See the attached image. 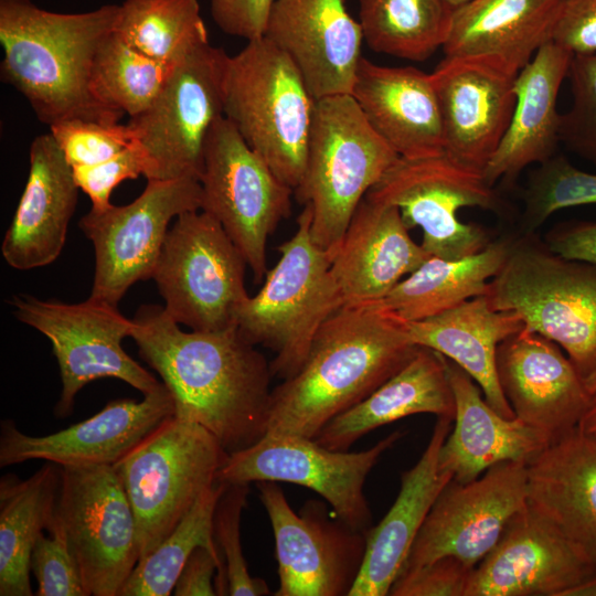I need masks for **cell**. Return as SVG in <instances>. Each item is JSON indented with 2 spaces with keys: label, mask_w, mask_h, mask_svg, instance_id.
Listing matches in <instances>:
<instances>
[{
  "label": "cell",
  "mask_w": 596,
  "mask_h": 596,
  "mask_svg": "<svg viewBox=\"0 0 596 596\" xmlns=\"http://www.w3.org/2000/svg\"><path fill=\"white\" fill-rule=\"evenodd\" d=\"M132 321L130 337L171 393L175 416L206 428L228 454L267 433L270 362L236 327L182 331L157 305L141 306Z\"/></svg>",
  "instance_id": "obj_1"
},
{
  "label": "cell",
  "mask_w": 596,
  "mask_h": 596,
  "mask_svg": "<svg viewBox=\"0 0 596 596\" xmlns=\"http://www.w3.org/2000/svg\"><path fill=\"white\" fill-rule=\"evenodd\" d=\"M418 349L383 300L343 306L323 323L300 369L272 390L267 433L313 438Z\"/></svg>",
  "instance_id": "obj_2"
},
{
  "label": "cell",
  "mask_w": 596,
  "mask_h": 596,
  "mask_svg": "<svg viewBox=\"0 0 596 596\" xmlns=\"http://www.w3.org/2000/svg\"><path fill=\"white\" fill-rule=\"evenodd\" d=\"M118 17L119 4L61 13L32 0H0L1 81L49 126L70 119L118 123L123 115L102 106L91 92L95 55Z\"/></svg>",
  "instance_id": "obj_3"
},
{
  "label": "cell",
  "mask_w": 596,
  "mask_h": 596,
  "mask_svg": "<svg viewBox=\"0 0 596 596\" xmlns=\"http://www.w3.org/2000/svg\"><path fill=\"white\" fill-rule=\"evenodd\" d=\"M315 105L296 65L265 35L228 55L223 115L292 190L306 168Z\"/></svg>",
  "instance_id": "obj_4"
},
{
  "label": "cell",
  "mask_w": 596,
  "mask_h": 596,
  "mask_svg": "<svg viewBox=\"0 0 596 596\" xmlns=\"http://www.w3.org/2000/svg\"><path fill=\"white\" fill-rule=\"evenodd\" d=\"M398 158L350 94L316 99L306 168L294 196L310 207L311 238L330 260L359 204Z\"/></svg>",
  "instance_id": "obj_5"
},
{
  "label": "cell",
  "mask_w": 596,
  "mask_h": 596,
  "mask_svg": "<svg viewBox=\"0 0 596 596\" xmlns=\"http://www.w3.org/2000/svg\"><path fill=\"white\" fill-rule=\"evenodd\" d=\"M532 235L512 238L486 296L557 343L585 380L596 371V265L561 256Z\"/></svg>",
  "instance_id": "obj_6"
},
{
  "label": "cell",
  "mask_w": 596,
  "mask_h": 596,
  "mask_svg": "<svg viewBox=\"0 0 596 596\" xmlns=\"http://www.w3.org/2000/svg\"><path fill=\"white\" fill-rule=\"evenodd\" d=\"M304 206L296 232L277 248L279 259L236 319L249 343L274 352L270 369L281 381L300 369L323 323L344 306L331 260L311 238V210Z\"/></svg>",
  "instance_id": "obj_7"
},
{
  "label": "cell",
  "mask_w": 596,
  "mask_h": 596,
  "mask_svg": "<svg viewBox=\"0 0 596 596\" xmlns=\"http://www.w3.org/2000/svg\"><path fill=\"white\" fill-rule=\"evenodd\" d=\"M228 455L206 428L172 415L113 465L134 510L139 560L216 482Z\"/></svg>",
  "instance_id": "obj_8"
},
{
  "label": "cell",
  "mask_w": 596,
  "mask_h": 596,
  "mask_svg": "<svg viewBox=\"0 0 596 596\" xmlns=\"http://www.w3.org/2000/svg\"><path fill=\"white\" fill-rule=\"evenodd\" d=\"M247 264L219 221L196 210L175 217L153 269L164 310L195 331L236 327L248 299Z\"/></svg>",
  "instance_id": "obj_9"
},
{
  "label": "cell",
  "mask_w": 596,
  "mask_h": 596,
  "mask_svg": "<svg viewBox=\"0 0 596 596\" xmlns=\"http://www.w3.org/2000/svg\"><path fill=\"white\" fill-rule=\"evenodd\" d=\"M365 198L396 206L408 230H422L423 248L446 259L477 254L492 241L483 226L460 221L461 209L505 212L503 200L482 171L445 152L417 159L400 157Z\"/></svg>",
  "instance_id": "obj_10"
},
{
  "label": "cell",
  "mask_w": 596,
  "mask_h": 596,
  "mask_svg": "<svg viewBox=\"0 0 596 596\" xmlns=\"http://www.w3.org/2000/svg\"><path fill=\"white\" fill-rule=\"evenodd\" d=\"M53 529L89 595L119 596L139 561L134 510L113 465L61 466Z\"/></svg>",
  "instance_id": "obj_11"
},
{
  "label": "cell",
  "mask_w": 596,
  "mask_h": 596,
  "mask_svg": "<svg viewBox=\"0 0 596 596\" xmlns=\"http://www.w3.org/2000/svg\"><path fill=\"white\" fill-rule=\"evenodd\" d=\"M201 210L220 222L242 253L256 284L267 273L266 245L290 215L294 190L242 138L223 115L203 150Z\"/></svg>",
  "instance_id": "obj_12"
},
{
  "label": "cell",
  "mask_w": 596,
  "mask_h": 596,
  "mask_svg": "<svg viewBox=\"0 0 596 596\" xmlns=\"http://www.w3.org/2000/svg\"><path fill=\"white\" fill-rule=\"evenodd\" d=\"M11 304L21 322L51 341L62 380L56 417H67L77 393L98 379L121 380L143 395L163 385L123 349L121 341L131 336L134 321L121 315L117 306L93 297L79 304H64L29 295L14 296Z\"/></svg>",
  "instance_id": "obj_13"
},
{
  "label": "cell",
  "mask_w": 596,
  "mask_h": 596,
  "mask_svg": "<svg viewBox=\"0 0 596 596\" xmlns=\"http://www.w3.org/2000/svg\"><path fill=\"white\" fill-rule=\"evenodd\" d=\"M404 432L395 430L361 451L332 450L313 438L266 433L254 445L228 455L216 480L224 483L289 482L311 489L351 528L366 532L372 512L365 480Z\"/></svg>",
  "instance_id": "obj_14"
},
{
  "label": "cell",
  "mask_w": 596,
  "mask_h": 596,
  "mask_svg": "<svg viewBox=\"0 0 596 596\" xmlns=\"http://www.w3.org/2000/svg\"><path fill=\"white\" fill-rule=\"evenodd\" d=\"M227 57L210 42L193 47L173 65L150 107L129 119L153 164L149 180L200 181L207 132L223 116Z\"/></svg>",
  "instance_id": "obj_15"
},
{
  "label": "cell",
  "mask_w": 596,
  "mask_h": 596,
  "mask_svg": "<svg viewBox=\"0 0 596 596\" xmlns=\"http://www.w3.org/2000/svg\"><path fill=\"white\" fill-rule=\"evenodd\" d=\"M199 180H148L127 205L91 209L78 223L95 249L89 297L117 306L139 280L152 278L172 219L201 210Z\"/></svg>",
  "instance_id": "obj_16"
},
{
  "label": "cell",
  "mask_w": 596,
  "mask_h": 596,
  "mask_svg": "<svg viewBox=\"0 0 596 596\" xmlns=\"http://www.w3.org/2000/svg\"><path fill=\"white\" fill-rule=\"evenodd\" d=\"M268 515L278 565L276 596H349L362 567L365 532L351 528L327 504L308 500L299 513L275 481L256 482Z\"/></svg>",
  "instance_id": "obj_17"
},
{
  "label": "cell",
  "mask_w": 596,
  "mask_h": 596,
  "mask_svg": "<svg viewBox=\"0 0 596 596\" xmlns=\"http://www.w3.org/2000/svg\"><path fill=\"white\" fill-rule=\"evenodd\" d=\"M526 486L524 461L497 464L469 482L451 479L433 503L400 574L447 555L475 568L526 507Z\"/></svg>",
  "instance_id": "obj_18"
},
{
  "label": "cell",
  "mask_w": 596,
  "mask_h": 596,
  "mask_svg": "<svg viewBox=\"0 0 596 596\" xmlns=\"http://www.w3.org/2000/svg\"><path fill=\"white\" fill-rule=\"evenodd\" d=\"M519 71L494 56H445L430 73L443 123L445 153L482 171L515 106Z\"/></svg>",
  "instance_id": "obj_19"
},
{
  "label": "cell",
  "mask_w": 596,
  "mask_h": 596,
  "mask_svg": "<svg viewBox=\"0 0 596 596\" xmlns=\"http://www.w3.org/2000/svg\"><path fill=\"white\" fill-rule=\"evenodd\" d=\"M172 415L174 402L163 384L141 401H110L92 417L45 436L26 435L7 419L0 430V467L35 459L60 466L115 465Z\"/></svg>",
  "instance_id": "obj_20"
},
{
  "label": "cell",
  "mask_w": 596,
  "mask_h": 596,
  "mask_svg": "<svg viewBox=\"0 0 596 596\" xmlns=\"http://www.w3.org/2000/svg\"><path fill=\"white\" fill-rule=\"evenodd\" d=\"M497 373L514 416L550 444L575 429L589 406L592 396L575 365L538 332L523 328L503 340Z\"/></svg>",
  "instance_id": "obj_21"
},
{
  "label": "cell",
  "mask_w": 596,
  "mask_h": 596,
  "mask_svg": "<svg viewBox=\"0 0 596 596\" xmlns=\"http://www.w3.org/2000/svg\"><path fill=\"white\" fill-rule=\"evenodd\" d=\"M596 570L526 507L472 570L465 596H565Z\"/></svg>",
  "instance_id": "obj_22"
},
{
  "label": "cell",
  "mask_w": 596,
  "mask_h": 596,
  "mask_svg": "<svg viewBox=\"0 0 596 596\" xmlns=\"http://www.w3.org/2000/svg\"><path fill=\"white\" fill-rule=\"evenodd\" d=\"M265 36L292 61L316 99L350 94L363 33L345 0H275Z\"/></svg>",
  "instance_id": "obj_23"
},
{
  "label": "cell",
  "mask_w": 596,
  "mask_h": 596,
  "mask_svg": "<svg viewBox=\"0 0 596 596\" xmlns=\"http://www.w3.org/2000/svg\"><path fill=\"white\" fill-rule=\"evenodd\" d=\"M29 162L28 180L1 245L7 264L19 270L49 265L60 256L79 191L51 132L32 140Z\"/></svg>",
  "instance_id": "obj_24"
},
{
  "label": "cell",
  "mask_w": 596,
  "mask_h": 596,
  "mask_svg": "<svg viewBox=\"0 0 596 596\" xmlns=\"http://www.w3.org/2000/svg\"><path fill=\"white\" fill-rule=\"evenodd\" d=\"M526 503L596 570V435L576 427L532 459Z\"/></svg>",
  "instance_id": "obj_25"
},
{
  "label": "cell",
  "mask_w": 596,
  "mask_h": 596,
  "mask_svg": "<svg viewBox=\"0 0 596 596\" xmlns=\"http://www.w3.org/2000/svg\"><path fill=\"white\" fill-rule=\"evenodd\" d=\"M408 231L396 206L361 201L331 258L344 306L382 300L430 257Z\"/></svg>",
  "instance_id": "obj_26"
},
{
  "label": "cell",
  "mask_w": 596,
  "mask_h": 596,
  "mask_svg": "<svg viewBox=\"0 0 596 596\" xmlns=\"http://www.w3.org/2000/svg\"><path fill=\"white\" fill-rule=\"evenodd\" d=\"M372 129L402 158L445 152L441 116L430 74L362 57L350 92Z\"/></svg>",
  "instance_id": "obj_27"
},
{
  "label": "cell",
  "mask_w": 596,
  "mask_h": 596,
  "mask_svg": "<svg viewBox=\"0 0 596 596\" xmlns=\"http://www.w3.org/2000/svg\"><path fill=\"white\" fill-rule=\"evenodd\" d=\"M453 421L437 417L423 455L402 472L394 503L380 523L365 532L362 567L349 596L389 595L433 503L453 479L440 470L438 461Z\"/></svg>",
  "instance_id": "obj_28"
},
{
  "label": "cell",
  "mask_w": 596,
  "mask_h": 596,
  "mask_svg": "<svg viewBox=\"0 0 596 596\" xmlns=\"http://www.w3.org/2000/svg\"><path fill=\"white\" fill-rule=\"evenodd\" d=\"M572 56L549 41L520 70L510 124L482 172L490 185L499 181L512 184L526 167L540 164L556 153L561 142L557 97Z\"/></svg>",
  "instance_id": "obj_29"
},
{
  "label": "cell",
  "mask_w": 596,
  "mask_h": 596,
  "mask_svg": "<svg viewBox=\"0 0 596 596\" xmlns=\"http://www.w3.org/2000/svg\"><path fill=\"white\" fill-rule=\"evenodd\" d=\"M456 414L455 426L439 451V468L457 482H469L504 461L529 464L550 440L517 417L496 412L473 379L447 359Z\"/></svg>",
  "instance_id": "obj_30"
},
{
  "label": "cell",
  "mask_w": 596,
  "mask_h": 596,
  "mask_svg": "<svg viewBox=\"0 0 596 596\" xmlns=\"http://www.w3.org/2000/svg\"><path fill=\"white\" fill-rule=\"evenodd\" d=\"M405 324L413 343L455 362L480 386L496 412L507 418L515 417L499 384L497 349L524 328L517 313L494 309L483 295Z\"/></svg>",
  "instance_id": "obj_31"
},
{
  "label": "cell",
  "mask_w": 596,
  "mask_h": 596,
  "mask_svg": "<svg viewBox=\"0 0 596 596\" xmlns=\"http://www.w3.org/2000/svg\"><path fill=\"white\" fill-rule=\"evenodd\" d=\"M416 414L451 419L456 414L447 359L424 347L369 396L331 419L313 439L332 450H348L373 429Z\"/></svg>",
  "instance_id": "obj_32"
},
{
  "label": "cell",
  "mask_w": 596,
  "mask_h": 596,
  "mask_svg": "<svg viewBox=\"0 0 596 596\" xmlns=\"http://www.w3.org/2000/svg\"><path fill=\"white\" fill-rule=\"evenodd\" d=\"M563 0H471L456 9L445 56H494L520 72L551 41Z\"/></svg>",
  "instance_id": "obj_33"
},
{
  "label": "cell",
  "mask_w": 596,
  "mask_h": 596,
  "mask_svg": "<svg viewBox=\"0 0 596 596\" xmlns=\"http://www.w3.org/2000/svg\"><path fill=\"white\" fill-rule=\"evenodd\" d=\"M62 467L47 461L24 480L2 476L0 482V595L31 596L33 546L54 520Z\"/></svg>",
  "instance_id": "obj_34"
},
{
  "label": "cell",
  "mask_w": 596,
  "mask_h": 596,
  "mask_svg": "<svg viewBox=\"0 0 596 596\" xmlns=\"http://www.w3.org/2000/svg\"><path fill=\"white\" fill-rule=\"evenodd\" d=\"M512 238L491 241L477 254L458 259L427 258L382 299L403 321L422 320L478 296L500 270Z\"/></svg>",
  "instance_id": "obj_35"
},
{
  "label": "cell",
  "mask_w": 596,
  "mask_h": 596,
  "mask_svg": "<svg viewBox=\"0 0 596 596\" xmlns=\"http://www.w3.org/2000/svg\"><path fill=\"white\" fill-rule=\"evenodd\" d=\"M363 40L377 53L425 61L447 40L453 8L445 0H358Z\"/></svg>",
  "instance_id": "obj_36"
},
{
  "label": "cell",
  "mask_w": 596,
  "mask_h": 596,
  "mask_svg": "<svg viewBox=\"0 0 596 596\" xmlns=\"http://www.w3.org/2000/svg\"><path fill=\"white\" fill-rule=\"evenodd\" d=\"M115 31L137 51L169 65L210 42L198 0H124Z\"/></svg>",
  "instance_id": "obj_37"
},
{
  "label": "cell",
  "mask_w": 596,
  "mask_h": 596,
  "mask_svg": "<svg viewBox=\"0 0 596 596\" xmlns=\"http://www.w3.org/2000/svg\"><path fill=\"white\" fill-rule=\"evenodd\" d=\"M173 65L142 54L114 31L95 55L91 92L105 108L132 118L150 107Z\"/></svg>",
  "instance_id": "obj_38"
},
{
  "label": "cell",
  "mask_w": 596,
  "mask_h": 596,
  "mask_svg": "<svg viewBox=\"0 0 596 596\" xmlns=\"http://www.w3.org/2000/svg\"><path fill=\"white\" fill-rule=\"evenodd\" d=\"M225 487L216 480L200 496L167 539L138 561L119 596L171 595L183 565L198 546L206 547L221 560L213 539V515Z\"/></svg>",
  "instance_id": "obj_39"
},
{
  "label": "cell",
  "mask_w": 596,
  "mask_h": 596,
  "mask_svg": "<svg viewBox=\"0 0 596 596\" xmlns=\"http://www.w3.org/2000/svg\"><path fill=\"white\" fill-rule=\"evenodd\" d=\"M522 200V230L533 234L560 210L596 204V173L581 170L555 153L528 175Z\"/></svg>",
  "instance_id": "obj_40"
},
{
  "label": "cell",
  "mask_w": 596,
  "mask_h": 596,
  "mask_svg": "<svg viewBox=\"0 0 596 596\" xmlns=\"http://www.w3.org/2000/svg\"><path fill=\"white\" fill-rule=\"evenodd\" d=\"M249 483H226L213 515V539L222 561V574L214 579L216 595L264 596L266 582L253 577L241 543V519L247 503Z\"/></svg>",
  "instance_id": "obj_41"
},
{
  "label": "cell",
  "mask_w": 596,
  "mask_h": 596,
  "mask_svg": "<svg viewBox=\"0 0 596 596\" xmlns=\"http://www.w3.org/2000/svg\"><path fill=\"white\" fill-rule=\"evenodd\" d=\"M567 77L572 105L561 114L560 140L596 167V53L573 55Z\"/></svg>",
  "instance_id": "obj_42"
},
{
  "label": "cell",
  "mask_w": 596,
  "mask_h": 596,
  "mask_svg": "<svg viewBox=\"0 0 596 596\" xmlns=\"http://www.w3.org/2000/svg\"><path fill=\"white\" fill-rule=\"evenodd\" d=\"M49 127L72 167L100 163L140 140L129 123L70 119Z\"/></svg>",
  "instance_id": "obj_43"
},
{
  "label": "cell",
  "mask_w": 596,
  "mask_h": 596,
  "mask_svg": "<svg viewBox=\"0 0 596 596\" xmlns=\"http://www.w3.org/2000/svg\"><path fill=\"white\" fill-rule=\"evenodd\" d=\"M72 168L79 190L87 194L95 210L108 207L114 189L125 180L140 175L149 180L153 173L152 161L140 140L106 161Z\"/></svg>",
  "instance_id": "obj_44"
},
{
  "label": "cell",
  "mask_w": 596,
  "mask_h": 596,
  "mask_svg": "<svg viewBox=\"0 0 596 596\" xmlns=\"http://www.w3.org/2000/svg\"><path fill=\"white\" fill-rule=\"evenodd\" d=\"M50 536L38 538L31 554L38 596H89L78 566L62 534L53 529Z\"/></svg>",
  "instance_id": "obj_45"
},
{
  "label": "cell",
  "mask_w": 596,
  "mask_h": 596,
  "mask_svg": "<svg viewBox=\"0 0 596 596\" xmlns=\"http://www.w3.org/2000/svg\"><path fill=\"white\" fill-rule=\"evenodd\" d=\"M472 570L455 556H443L418 568L401 573L389 595L465 596Z\"/></svg>",
  "instance_id": "obj_46"
},
{
  "label": "cell",
  "mask_w": 596,
  "mask_h": 596,
  "mask_svg": "<svg viewBox=\"0 0 596 596\" xmlns=\"http://www.w3.org/2000/svg\"><path fill=\"white\" fill-rule=\"evenodd\" d=\"M551 41L573 55L596 53V0H563Z\"/></svg>",
  "instance_id": "obj_47"
},
{
  "label": "cell",
  "mask_w": 596,
  "mask_h": 596,
  "mask_svg": "<svg viewBox=\"0 0 596 596\" xmlns=\"http://www.w3.org/2000/svg\"><path fill=\"white\" fill-rule=\"evenodd\" d=\"M275 0H210L215 24L226 34L251 41L265 35Z\"/></svg>",
  "instance_id": "obj_48"
},
{
  "label": "cell",
  "mask_w": 596,
  "mask_h": 596,
  "mask_svg": "<svg viewBox=\"0 0 596 596\" xmlns=\"http://www.w3.org/2000/svg\"><path fill=\"white\" fill-rule=\"evenodd\" d=\"M552 252L596 265V221H567L554 225L544 237Z\"/></svg>",
  "instance_id": "obj_49"
},
{
  "label": "cell",
  "mask_w": 596,
  "mask_h": 596,
  "mask_svg": "<svg viewBox=\"0 0 596 596\" xmlns=\"http://www.w3.org/2000/svg\"><path fill=\"white\" fill-rule=\"evenodd\" d=\"M222 573V562L210 550L198 546L183 565L173 588L175 596H214L213 578Z\"/></svg>",
  "instance_id": "obj_50"
},
{
  "label": "cell",
  "mask_w": 596,
  "mask_h": 596,
  "mask_svg": "<svg viewBox=\"0 0 596 596\" xmlns=\"http://www.w3.org/2000/svg\"><path fill=\"white\" fill-rule=\"evenodd\" d=\"M577 427L584 433L596 434V393L592 395L589 406Z\"/></svg>",
  "instance_id": "obj_51"
},
{
  "label": "cell",
  "mask_w": 596,
  "mask_h": 596,
  "mask_svg": "<svg viewBox=\"0 0 596 596\" xmlns=\"http://www.w3.org/2000/svg\"><path fill=\"white\" fill-rule=\"evenodd\" d=\"M565 596H596V574L570 589Z\"/></svg>",
  "instance_id": "obj_52"
},
{
  "label": "cell",
  "mask_w": 596,
  "mask_h": 596,
  "mask_svg": "<svg viewBox=\"0 0 596 596\" xmlns=\"http://www.w3.org/2000/svg\"><path fill=\"white\" fill-rule=\"evenodd\" d=\"M584 383L590 396L595 394L596 393V371L593 372L590 375H588L584 380Z\"/></svg>",
  "instance_id": "obj_53"
},
{
  "label": "cell",
  "mask_w": 596,
  "mask_h": 596,
  "mask_svg": "<svg viewBox=\"0 0 596 596\" xmlns=\"http://www.w3.org/2000/svg\"><path fill=\"white\" fill-rule=\"evenodd\" d=\"M455 11L456 9L462 7L471 0H445Z\"/></svg>",
  "instance_id": "obj_54"
},
{
  "label": "cell",
  "mask_w": 596,
  "mask_h": 596,
  "mask_svg": "<svg viewBox=\"0 0 596 596\" xmlns=\"http://www.w3.org/2000/svg\"><path fill=\"white\" fill-rule=\"evenodd\" d=\"M594 435H596V434H594Z\"/></svg>",
  "instance_id": "obj_55"
}]
</instances>
